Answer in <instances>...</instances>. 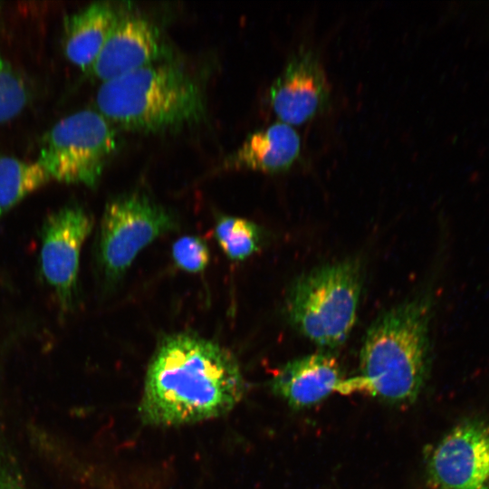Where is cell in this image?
I'll return each mask as SVG.
<instances>
[{"label":"cell","mask_w":489,"mask_h":489,"mask_svg":"<svg viewBox=\"0 0 489 489\" xmlns=\"http://www.w3.org/2000/svg\"><path fill=\"white\" fill-rule=\"evenodd\" d=\"M177 225L170 211L143 193L129 192L111 199L103 213L98 244L107 282L119 281L146 246Z\"/></svg>","instance_id":"8992f818"},{"label":"cell","mask_w":489,"mask_h":489,"mask_svg":"<svg viewBox=\"0 0 489 489\" xmlns=\"http://www.w3.org/2000/svg\"><path fill=\"white\" fill-rule=\"evenodd\" d=\"M330 85L319 56L302 48L286 62L269 91L271 107L280 121L301 125L325 109Z\"/></svg>","instance_id":"9c48e42d"},{"label":"cell","mask_w":489,"mask_h":489,"mask_svg":"<svg viewBox=\"0 0 489 489\" xmlns=\"http://www.w3.org/2000/svg\"><path fill=\"white\" fill-rule=\"evenodd\" d=\"M91 227V216L76 205L59 209L43 223L40 251L41 271L63 310L73 304L77 292L81 250Z\"/></svg>","instance_id":"ba28073f"},{"label":"cell","mask_w":489,"mask_h":489,"mask_svg":"<svg viewBox=\"0 0 489 489\" xmlns=\"http://www.w3.org/2000/svg\"><path fill=\"white\" fill-rule=\"evenodd\" d=\"M119 14L108 2H94L66 16L62 45L67 59L89 72Z\"/></svg>","instance_id":"4fadbf2b"},{"label":"cell","mask_w":489,"mask_h":489,"mask_svg":"<svg viewBox=\"0 0 489 489\" xmlns=\"http://www.w3.org/2000/svg\"><path fill=\"white\" fill-rule=\"evenodd\" d=\"M244 392L231 352L196 334L175 333L161 340L151 358L139 415L152 427L191 425L230 412Z\"/></svg>","instance_id":"6da1fadb"},{"label":"cell","mask_w":489,"mask_h":489,"mask_svg":"<svg viewBox=\"0 0 489 489\" xmlns=\"http://www.w3.org/2000/svg\"><path fill=\"white\" fill-rule=\"evenodd\" d=\"M339 361L328 350L292 360L283 365L270 382L272 391L291 407L312 406L342 382Z\"/></svg>","instance_id":"8fae6325"},{"label":"cell","mask_w":489,"mask_h":489,"mask_svg":"<svg viewBox=\"0 0 489 489\" xmlns=\"http://www.w3.org/2000/svg\"><path fill=\"white\" fill-rule=\"evenodd\" d=\"M361 285L362 269L355 259L313 268L291 285L285 302L287 318L319 347L338 348L354 326Z\"/></svg>","instance_id":"277c9868"},{"label":"cell","mask_w":489,"mask_h":489,"mask_svg":"<svg viewBox=\"0 0 489 489\" xmlns=\"http://www.w3.org/2000/svg\"><path fill=\"white\" fill-rule=\"evenodd\" d=\"M427 473L434 489H489V420L455 426L429 453Z\"/></svg>","instance_id":"52a82bcc"},{"label":"cell","mask_w":489,"mask_h":489,"mask_svg":"<svg viewBox=\"0 0 489 489\" xmlns=\"http://www.w3.org/2000/svg\"><path fill=\"white\" fill-rule=\"evenodd\" d=\"M428 294L396 305L378 317L364 337L359 378L342 381L337 390H362L392 403L413 402L430 367Z\"/></svg>","instance_id":"7a4b0ae2"},{"label":"cell","mask_w":489,"mask_h":489,"mask_svg":"<svg viewBox=\"0 0 489 489\" xmlns=\"http://www.w3.org/2000/svg\"><path fill=\"white\" fill-rule=\"evenodd\" d=\"M117 146L114 126L98 110H82L44 135L37 160L52 179L93 187Z\"/></svg>","instance_id":"5b68a950"},{"label":"cell","mask_w":489,"mask_h":489,"mask_svg":"<svg viewBox=\"0 0 489 489\" xmlns=\"http://www.w3.org/2000/svg\"><path fill=\"white\" fill-rule=\"evenodd\" d=\"M0 489H24L4 453L0 450Z\"/></svg>","instance_id":"ac0fdd59"},{"label":"cell","mask_w":489,"mask_h":489,"mask_svg":"<svg viewBox=\"0 0 489 489\" xmlns=\"http://www.w3.org/2000/svg\"><path fill=\"white\" fill-rule=\"evenodd\" d=\"M50 180V174L38 160L0 157V217Z\"/></svg>","instance_id":"5bb4252c"},{"label":"cell","mask_w":489,"mask_h":489,"mask_svg":"<svg viewBox=\"0 0 489 489\" xmlns=\"http://www.w3.org/2000/svg\"><path fill=\"white\" fill-rule=\"evenodd\" d=\"M96 106L112 125L141 132L180 129L206 115L197 81L182 67L159 62L101 82Z\"/></svg>","instance_id":"3957f363"},{"label":"cell","mask_w":489,"mask_h":489,"mask_svg":"<svg viewBox=\"0 0 489 489\" xmlns=\"http://www.w3.org/2000/svg\"><path fill=\"white\" fill-rule=\"evenodd\" d=\"M27 102L22 78L0 55V123L15 117Z\"/></svg>","instance_id":"2e32d148"},{"label":"cell","mask_w":489,"mask_h":489,"mask_svg":"<svg viewBox=\"0 0 489 489\" xmlns=\"http://www.w3.org/2000/svg\"><path fill=\"white\" fill-rule=\"evenodd\" d=\"M215 235L225 255L233 261L249 257L260 246L261 229L244 218L221 216L216 224Z\"/></svg>","instance_id":"9a60e30c"},{"label":"cell","mask_w":489,"mask_h":489,"mask_svg":"<svg viewBox=\"0 0 489 489\" xmlns=\"http://www.w3.org/2000/svg\"><path fill=\"white\" fill-rule=\"evenodd\" d=\"M164 47L158 28L137 14H119L89 72L105 82L159 62Z\"/></svg>","instance_id":"30bf717a"},{"label":"cell","mask_w":489,"mask_h":489,"mask_svg":"<svg viewBox=\"0 0 489 489\" xmlns=\"http://www.w3.org/2000/svg\"><path fill=\"white\" fill-rule=\"evenodd\" d=\"M171 254L178 268L192 273L205 270L210 258L205 241L194 235L178 238L172 245Z\"/></svg>","instance_id":"e0dca14e"},{"label":"cell","mask_w":489,"mask_h":489,"mask_svg":"<svg viewBox=\"0 0 489 489\" xmlns=\"http://www.w3.org/2000/svg\"><path fill=\"white\" fill-rule=\"evenodd\" d=\"M301 153V139L291 125L274 122L249 134L224 167L265 173L288 170Z\"/></svg>","instance_id":"7c38bea8"}]
</instances>
